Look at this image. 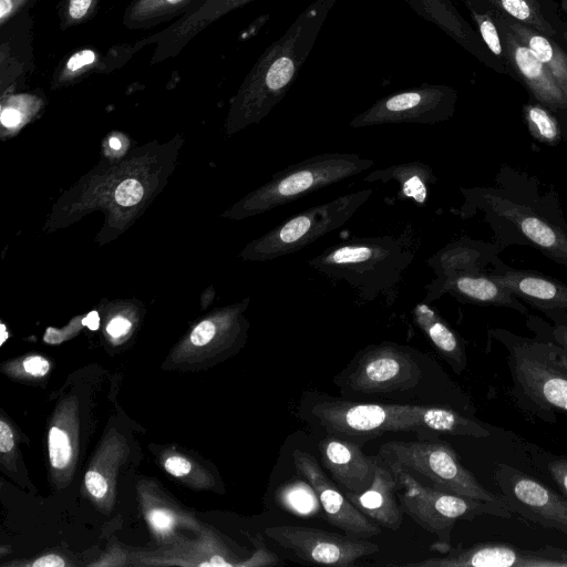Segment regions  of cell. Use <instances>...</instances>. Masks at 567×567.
Segmentation results:
<instances>
[{
  "label": "cell",
  "mask_w": 567,
  "mask_h": 567,
  "mask_svg": "<svg viewBox=\"0 0 567 567\" xmlns=\"http://www.w3.org/2000/svg\"><path fill=\"white\" fill-rule=\"evenodd\" d=\"M338 0H313L257 59L234 100L237 123L259 122L281 102Z\"/></svg>",
  "instance_id": "1"
},
{
  "label": "cell",
  "mask_w": 567,
  "mask_h": 567,
  "mask_svg": "<svg viewBox=\"0 0 567 567\" xmlns=\"http://www.w3.org/2000/svg\"><path fill=\"white\" fill-rule=\"evenodd\" d=\"M311 412L336 436L370 439L408 431L425 434L426 439H436V434L476 439L491 435L483 423L440 405L359 403L324 396L312 404Z\"/></svg>",
  "instance_id": "2"
},
{
  "label": "cell",
  "mask_w": 567,
  "mask_h": 567,
  "mask_svg": "<svg viewBox=\"0 0 567 567\" xmlns=\"http://www.w3.org/2000/svg\"><path fill=\"white\" fill-rule=\"evenodd\" d=\"M488 333L507 351L515 404L529 415L556 423L557 411L567 413V369L558 363L553 343L501 328Z\"/></svg>",
  "instance_id": "3"
},
{
  "label": "cell",
  "mask_w": 567,
  "mask_h": 567,
  "mask_svg": "<svg viewBox=\"0 0 567 567\" xmlns=\"http://www.w3.org/2000/svg\"><path fill=\"white\" fill-rule=\"evenodd\" d=\"M414 255L391 236L353 238L326 248L308 260L323 276L353 287L364 301L390 293Z\"/></svg>",
  "instance_id": "4"
},
{
  "label": "cell",
  "mask_w": 567,
  "mask_h": 567,
  "mask_svg": "<svg viewBox=\"0 0 567 567\" xmlns=\"http://www.w3.org/2000/svg\"><path fill=\"white\" fill-rule=\"evenodd\" d=\"M386 465L396 478L400 489L398 501L402 512L439 538L434 547L441 553L451 547V534L457 520H471L483 515L502 518L512 516L505 506L426 486L401 465Z\"/></svg>",
  "instance_id": "5"
},
{
  "label": "cell",
  "mask_w": 567,
  "mask_h": 567,
  "mask_svg": "<svg viewBox=\"0 0 567 567\" xmlns=\"http://www.w3.org/2000/svg\"><path fill=\"white\" fill-rule=\"evenodd\" d=\"M378 457L422 475L435 488L507 507L502 496L484 487L461 463L455 450L437 437L388 442L380 446Z\"/></svg>",
  "instance_id": "6"
},
{
  "label": "cell",
  "mask_w": 567,
  "mask_h": 567,
  "mask_svg": "<svg viewBox=\"0 0 567 567\" xmlns=\"http://www.w3.org/2000/svg\"><path fill=\"white\" fill-rule=\"evenodd\" d=\"M373 161L352 153H322L274 174L246 202L248 213H261L358 175Z\"/></svg>",
  "instance_id": "7"
},
{
  "label": "cell",
  "mask_w": 567,
  "mask_h": 567,
  "mask_svg": "<svg viewBox=\"0 0 567 567\" xmlns=\"http://www.w3.org/2000/svg\"><path fill=\"white\" fill-rule=\"evenodd\" d=\"M371 195L372 189L357 190L307 208L256 240L248 254L257 260H271L299 251L342 227Z\"/></svg>",
  "instance_id": "8"
},
{
  "label": "cell",
  "mask_w": 567,
  "mask_h": 567,
  "mask_svg": "<svg viewBox=\"0 0 567 567\" xmlns=\"http://www.w3.org/2000/svg\"><path fill=\"white\" fill-rule=\"evenodd\" d=\"M422 377L412 352L384 341L363 349L334 382L361 394L389 393L414 388Z\"/></svg>",
  "instance_id": "9"
},
{
  "label": "cell",
  "mask_w": 567,
  "mask_h": 567,
  "mask_svg": "<svg viewBox=\"0 0 567 567\" xmlns=\"http://www.w3.org/2000/svg\"><path fill=\"white\" fill-rule=\"evenodd\" d=\"M457 101V92L449 85L423 84L386 95L349 123L352 128L381 124H435L449 120Z\"/></svg>",
  "instance_id": "10"
},
{
  "label": "cell",
  "mask_w": 567,
  "mask_h": 567,
  "mask_svg": "<svg viewBox=\"0 0 567 567\" xmlns=\"http://www.w3.org/2000/svg\"><path fill=\"white\" fill-rule=\"evenodd\" d=\"M494 481L512 513L567 535V498L561 493L504 463L496 465Z\"/></svg>",
  "instance_id": "11"
},
{
  "label": "cell",
  "mask_w": 567,
  "mask_h": 567,
  "mask_svg": "<svg viewBox=\"0 0 567 567\" xmlns=\"http://www.w3.org/2000/svg\"><path fill=\"white\" fill-rule=\"evenodd\" d=\"M265 533L299 559L316 565L350 567L358 559L379 550L377 544L365 538L313 527L281 525L268 527Z\"/></svg>",
  "instance_id": "12"
},
{
  "label": "cell",
  "mask_w": 567,
  "mask_h": 567,
  "mask_svg": "<svg viewBox=\"0 0 567 567\" xmlns=\"http://www.w3.org/2000/svg\"><path fill=\"white\" fill-rule=\"evenodd\" d=\"M444 555L402 566L411 567H567V549L545 546L538 549L520 548L507 543L461 544L450 547Z\"/></svg>",
  "instance_id": "13"
},
{
  "label": "cell",
  "mask_w": 567,
  "mask_h": 567,
  "mask_svg": "<svg viewBox=\"0 0 567 567\" xmlns=\"http://www.w3.org/2000/svg\"><path fill=\"white\" fill-rule=\"evenodd\" d=\"M496 9V8H495ZM505 63L509 75L519 81L532 97L558 117L567 120V95L538 56L509 29L496 9Z\"/></svg>",
  "instance_id": "14"
},
{
  "label": "cell",
  "mask_w": 567,
  "mask_h": 567,
  "mask_svg": "<svg viewBox=\"0 0 567 567\" xmlns=\"http://www.w3.org/2000/svg\"><path fill=\"white\" fill-rule=\"evenodd\" d=\"M292 462L300 475L310 483L321 503L328 522L347 535L369 539L381 533V526L359 511L326 475L318 461L308 452L293 450Z\"/></svg>",
  "instance_id": "15"
},
{
  "label": "cell",
  "mask_w": 567,
  "mask_h": 567,
  "mask_svg": "<svg viewBox=\"0 0 567 567\" xmlns=\"http://www.w3.org/2000/svg\"><path fill=\"white\" fill-rule=\"evenodd\" d=\"M33 18L25 11L0 25V89L2 94L25 85L35 71Z\"/></svg>",
  "instance_id": "16"
},
{
  "label": "cell",
  "mask_w": 567,
  "mask_h": 567,
  "mask_svg": "<svg viewBox=\"0 0 567 567\" xmlns=\"http://www.w3.org/2000/svg\"><path fill=\"white\" fill-rule=\"evenodd\" d=\"M148 45L146 38L128 43L113 44L106 52L94 47H83L68 53L56 64L51 86L64 87L91 75L109 74L124 66L135 53Z\"/></svg>",
  "instance_id": "17"
},
{
  "label": "cell",
  "mask_w": 567,
  "mask_h": 567,
  "mask_svg": "<svg viewBox=\"0 0 567 567\" xmlns=\"http://www.w3.org/2000/svg\"><path fill=\"white\" fill-rule=\"evenodd\" d=\"M422 19L434 23L465 51L496 73L507 74V68L487 49L476 30L463 18L452 0H404Z\"/></svg>",
  "instance_id": "18"
},
{
  "label": "cell",
  "mask_w": 567,
  "mask_h": 567,
  "mask_svg": "<svg viewBox=\"0 0 567 567\" xmlns=\"http://www.w3.org/2000/svg\"><path fill=\"white\" fill-rule=\"evenodd\" d=\"M424 302L430 303L444 293H451L460 300L484 306L507 307L522 315H528L527 308L512 292L506 290L485 272H453L436 276L426 287Z\"/></svg>",
  "instance_id": "19"
},
{
  "label": "cell",
  "mask_w": 567,
  "mask_h": 567,
  "mask_svg": "<svg viewBox=\"0 0 567 567\" xmlns=\"http://www.w3.org/2000/svg\"><path fill=\"white\" fill-rule=\"evenodd\" d=\"M322 465L346 492L359 493L373 482L377 457L367 456L355 443L336 435L319 442Z\"/></svg>",
  "instance_id": "20"
},
{
  "label": "cell",
  "mask_w": 567,
  "mask_h": 567,
  "mask_svg": "<svg viewBox=\"0 0 567 567\" xmlns=\"http://www.w3.org/2000/svg\"><path fill=\"white\" fill-rule=\"evenodd\" d=\"M497 284L533 308L567 311V285L536 271L512 269L499 264L487 272Z\"/></svg>",
  "instance_id": "21"
},
{
  "label": "cell",
  "mask_w": 567,
  "mask_h": 567,
  "mask_svg": "<svg viewBox=\"0 0 567 567\" xmlns=\"http://www.w3.org/2000/svg\"><path fill=\"white\" fill-rule=\"evenodd\" d=\"M483 196L487 198L486 200L498 216L514 223L530 243L548 257L567 267V234L565 231L515 203L487 192L483 193Z\"/></svg>",
  "instance_id": "22"
},
{
  "label": "cell",
  "mask_w": 567,
  "mask_h": 567,
  "mask_svg": "<svg viewBox=\"0 0 567 567\" xmlns=\"http://www.w3.org/2000/svg\"><path fill=\"white\" fill-rule=\"evenodd\" d=\"M398 482L386 465L378 464L372 484L359 493L346 492L349 501L365 516L382 527L398 530L403 512L398 501Z\"/></svg>",
  "instance_id": "23"
},
{
  "label": "cell",
  "mask_w": 567,
  "mask_h": 567,
  "mask_svg": "<svg viewBox=\"0 0 567 567\" xmlns=\"http://www.w3.org/2000/svg\"><path fill=\"white\" fill-rule=\"evenodd\" d=\"M503 14L542 34L567 41V20L556 0H489Z\"/></svg>",
  "instance_id": "24"
},
{
  "label": "cell",
  "mask_w": 567,
  "mask_h": 567,
  "mask_svg": "<svg viewBox=\"0 0 567 567\" xmlns=\"http://www.w3.org/2000/svg\"><path fill=\"white\" fill-rule=\"evenodd\" d=\"M413 317L439 354L461 374L467 365L463 339L424 301L414 307Z\"/></svg>",
  "instance_id": "25"
},
{
  "label": "cell",
  "mask_w": 567,
  "mask_h": 567,
  "mask_svg": "<svg viewBox=\"0 0 567 567\" xmlns=\"http://www.w3.org/2000/svg\"><path fill=\"white\" fill-rule=\"evenodd\" d=\"M501 13V12H499ZM506 24L546 65L567 95V41L551 38L501 13Z\"/></svg>",
  "instance_id": "26"
},
{
  "label": "cell",
  "mask_w": 567,
  "mask_h": 567,
  "mask_svg": "<svg viewBox=\"0 0 567 567\" xmlns=\"http://www.w3.org/2000/svg\"><path fill=\"white\" fill-rule=\"evenodd\" d=\"M362 179L369 183L394 181L399 184L398 197L403 200L412 199L419 205L425 204L429 187L436 182L432 167L422 162L396 164L377 169Z\"/></svg>",
  "instance_id": "27"
},
{
  "label": "cell",
  "mask_w": 567,
  "mask_h": 567,
  "mask_svg": "<svg viewBox=\"0 0 567 567\" xmlns=\"http://www.w3.org/2000/svg\"><path fill=\"white\" fill-rule=\"evenodd\" d=\"M198 0H131L122 23L128 30H146L177 20Z\"/></svg>",
  "instance_id": "28"
},
{
  "label": "cell",
  "mask_w": 567,
  "mask_h": 567,
  "mask_svg": "<svg viewBox=\"0 0 567 567\" xmlns=\"http://www.w3.org/2000/svg\"><path fill=\"white\" fill-rule=\"evenodd\" d=\"M491 254L484 244L460 239L433 255L427 264L436 276L453 272H480L483 265L487 262V255Z\"/></svg>",
  "instance_id": "29"
},
{
  "label": "cell",
  "mask_w": 567,
  "mask_h": 567,
  "mask_svg": "<svg viewBox=\"0 0 567 567\" xmlns=\"http://www.w3.org/2000/svg\"><path fill=\"white\" fill-rule=\"evenodd\" d=\"M275 499L282 509L299 517L319 516L323 511L317 493L305 478L278 486Z\"/></svg>",
  "instance_id": "30"
},
{
  "label": "cell",
  "mask_w": 567,
  "mask_h": 567,
  "mask_svg": "<svg viewBox=\"0 0 567 567\" xmlns=\"http://www.w3.org/2000/svg\"><path fill=\"white\" fill-rule=\"evenodd\" d=\"M461 1L466 6L471 19L476 27V32L481 37L484 44L487 47L491 53L506 66L504 47L496 21L495 7L489 2V0Z\"/></svg>",
  "instance_id": "31"
},
{
  "label": "cell",
  "mask_w": 567,
  "mask_h": 567,
  "mask_svg": "<svg viewBox=\"0 0 567 567\" xmlns=\"http://www.w3.org/2000/svg\"><path fill=\"white\" fill-rule=\"evenodd\" d=\"M525 451L530 465L567 498V455L553 454L534 444H526Z\"/></svg>",
  "instance_id": "32"
},
{
  "label": "cell",
  "mask_w": 567,
  "mask_h": 567,
  "mask_svg": "<svg viewBox=\"0 0 567 567\" xmlns=\"http://www.w3.org/2000/svg\"><path fill=\"white\" fill-rule=\"evenodd\" d=\"M551 324L535 315H527L526 326L535 338L551 342L567 353V312L566 310H547L543 312Z\"/></svg>",
  "instance_id": "33"
},
{
  "label": "cell",
  "mask_w": 567,
  "mask_h": 567,
  "mask_svg": "<svg viewBox=\"0 0 567 567\" xmlns=\"http://www.w3.org/2000/svg\"><path fill=\"white\" fill-rule=\"evenodd\" d=\"M524 117L536 138L549 144L560 138V117L537 101L524 106Z\"/></svg>",
  "instance_id": "34"
},
{
  "label": "cell",
  "mask_w": 567,
  "mask_h": 567,
  "mask_svg": "<svg viewBox=\"0 0 567 567\" xmlns=\"http://www.w3.org/2000/svg\"><path fill=\"white\" fill-rule=\"evenodd\" d=\"M101 0H60L58 9L59 25L62 31L86 23L99 11Z\"/></svg>",
  "instance_id": "35"
},
{
  "label": "cell",
  "mask_w": 567,
  "mask_h": 567,
  "mask_svg": "<svg viewBox=\"0 0 567 567\" xmlns=\"http://www.w3.org/2000/svg\"><path fill=\"white\" fill-rule=\"evenodd\" d=\"M49 456L54 468H64L72 456V450L66 433L56 426L49 432Z\"/></svg>",
  "instance_id": "36"
},
{
  "label": "cell",
  "mask_w": 567,
  "mask_h": 567,
  "mask_svg": "<svg viewBox=\"0 0 567 567\" xmlns=\"http://www.w3.org/2000/svg\"><path fill=\"white\" fill-rule=\"evenodd\" d=\"M143 196V187L135 179L122 182L115 190V199L122 206H132Z\"/></svg>",
  "instance_id": "37"
},
{
  "label": "cell",
  "mask_w": 567,
  "mask_h": 567,
  "mask_svg": "<svg viewBox=\"0 0 567 567\" xmlns=\"http://www.w3.org/2000/svg\"><path fill=\"white\" fill-rule=\"evenodd\" d=\"M37 0H0V25L19 16L30 11Z\"/></svg>",
  "instance_id": "38"
},
{
  "label": "cell",
  "mask_w": 567,
  "mask_h": 567,
  "mask_svg": "<svg viewBox=\"0 0 567 567\" xmlns=\"http://www.w3.org/2000/svg\"><path fill=\"white\" fill-rule=\"evenodd\" d=\"M148 518L153 528L163 534L171 530L175 522L171 512L161 508L152 509Z\"/></svg>",
  "instance_id": "39"
},
{
  "label": "cell",
  "mask_w": 567,
  "mask_h": 567,
  "mask_svg": "<svg viewBox=\"0 0 567 567\" xmlns=\"http://www.w3.org/2000/svg\"><path fill=\"white\" fill-rule=\"evenodd\" d=\"M216 327L212 321L200 322L190 333V341L195 346L207 344L215 336Z\"/></svg>",
  "instance_id": "40"
},
{
  "label": "cell",
  "mask_w": 567,
  "mask_h": 567,
  "mask_svg": "<svg viewBox=\"0 0 567 567\" xmlns=\"http://www.w3.org/2000/svg\"><path fill=\"white\" fill-rule=\"evenodd\" d=\"M85 486L96 498H102L107 492V483L105 478L95 471H89L85 474Z\"/></svg>",
  "instance_id": "41"
},
{
  "label": "cell",
  "mask_w": 567,
  "mask_h": 567,
  "mask_svg": "<svg viewBox=\"0 0 567 567\" xmlns=\"http://www.w3.org/2000/svg\"><path fill=\"white\" fill-rule=\"evenodd\" d=\"M23 368L33 377H42L49 371L50 364L48 360L42 357L31 355L23 361Z\"/></svg>",
  "instance_id": "42"
},
{
  "label": "cell",
  "mask_w": 567,
  "mask_h": 567,
  "mask_svg": "<svg viewBox=\"0 0 567 567\" xmlns=\"http://www.w3.org/2000/svg\"><path fill=\"white\" fill-rule=\"evenodd\" d=\"M190 468V463L179 456H171L165 461V470L176 477L188 474Z\"/></svg>",
  "instance_id": "43"
},
{
  "label": "cell",
  "mask_w": 567,
  "mask_h": 567,
  "mask_svg": "<svg viewBox=\"0 0 567 567\" xmlns=\"http://www.w3.org/2000/svg\"><path fill=\"white\" fill-rule=\"evenodd\" d=\"M0 120L3 126L16 127L22 120L21 111L13 106L3 107Z\"/></svg>",
  "instance_id": "44"
},
{
  "label": "cell",
  "mask_w": 567,
  "mask_h": 567,
  "mask_svg": "<svg viewBox=\"0 0 567 567\" xmlns=\"http://www.w3.org/2000/svg\"><path fill=\"white\" fill-rule=\"evenodd\" d=\"M131 328V322L123 317H116L110 321V323L106 327L107 332L112 337H121L125 334Z\"/></svg>",
  "instance_id": "45"
},
{
  "label": "cell",
  "mask_w": 567,
  "mask_h": 567,
  "mask_svg": "<svg viewBox=\"0 0 567 567\" xmlns=\"http://www.w3.org/2000/svg\"><path fill=\"white\" fill-rule=\"evenodd\" d=\"M14 444L13 434L10 426L4 422H0V451L8 453L12 450Z\"/></svg>",
  "instance_id": "46"
},
{
  "label": "cell",
  "mask_w": 567,
  "mask_h": 567,
  "mask_svg": "<svg viewBox=\"0 0 567 567\" xmlns=\"http://www.w3.org/2000/svg\"><path fill=\"white\" fill-rule=\"evenodd\" d=\"M34 567H63L64 560L58 555H47L32 563Z\"/></svg>",
  "instance_id": "47"
},
{
  "label": "cell",
  "mask_w": 567,
  "mask_h": 567,
  "mask_svg": "<svg viewBox=\"0 0 567 567\" xmlns=\"http://www.w3.org/2000/svg\"><path fill=\"white\" fill-rule=\"evenodd\" d=\"M82 323L91 330H96L100 324L99 313L96 311L90 312L83 320Z\"/></svg>",
  "instance_id": "48"
},
{
  "label": "cell",
  "mask_w": 567,
  "mask_h": 567,
  "mask_svg": "<svg viewBox=\"0 0 567 567\" xmlns=\"http://www.w3.org/2000/svg\"><path fill=\"white\" fill-rule=\"evenodd\" d=\"M553 346L555 349V354L558 363L563 365L565 369H567V353L556 344L553 343Z\"/></svg>",
  "instance_id": "49"
},
{
  "label": "cell",
  "mask_w": 567,
  "mask_h": 567,
  "mask_svg": "<svg viewBox=\"0 0 567 567\" xmlns=\"http://www.w3.org/2000/svg\"><path fill=\"white\" fill-rule=\"evenodd\" d=\"M200 566H233L231 563H228L226 561L223 557L220 556H214L210 561L208 563H203L200 564Z\"/></svg>",
  "instance_id": "50"
},
{
  "label": "cell",
  "mask_w": 567,
  "mask_h": 567,
  "mask_svg": "<svg viewBox=\"0 0 567 567\" xmlns=\"http://www.w3.org/2000/svg\"><path fill=\"white\" fill-rule=\"evenodd\" d=\"M110 146L114 150H118L121 147V142L117 137H111L110 138Z\"/></svg>",
  "instance_id": "51"
},
{
  "label": "cell",
  "mask_w": 567,
  "mask_h": 567,
  "mask_svg": "<svg viewBox=\"0 0 567 567\" xmlns=\"http://www.w3.org/2000/svg\"><path fill=\"white\" fill-rule=\"evenodd\" d=\"M7 337H8V334L6 332V327H4V324H1V341H0L1 344L4 342Z\"/></svg>",
  "instance_id": "52"
}]
</instances>
